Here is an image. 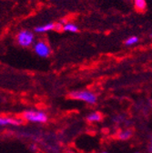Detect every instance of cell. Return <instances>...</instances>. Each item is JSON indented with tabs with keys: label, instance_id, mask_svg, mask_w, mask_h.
<instances>
[{
	"label": "cell",
	"instance_id": "cell-3",
	"mask_svg": "<svg viewBox=\"0 0 152 153\" xmlns=\"http://www.w3.org/2000/svg\"><path fill=\"white\" fill-rule=\"evenodd\" d=\"M16 41L19 46L24 47V48H28L34 45L35 43L34 33L27 29L21 30L16 35Z\"/></svg>",
	"mask_w": 152,
	"mask_h": 153
},
{
	"label": "cell",
	"instance_id": "cell-6",
	"mask_svg": "<svg viewBox=\"0 0 152 153\" xmlns=\"http://www.w3.org/2000/svg\"><path fill=\"white\" fill-rule=\"evenodd\" d=\"M56 28V24L53 23H47L46 25H42V26H39L35 28V31L39 34H45L47 32L55 30Z\"/></svg>",
	"mask_w": 152,
	"mask_h": 153
},
{
	"label": "cell",
	"instance_id": "cell-4",
	"mask_svg": "<svg viewBox=\"0 0 152 153\" xmlns=\"http://www.w3.org/2000/svg\"><path fill=\"white\" fill-rule=\"evenodd\" d=\"M34 50L40 57H47L51 54V48L46 41L39 40L34 43Z\"/></svg>",
	"mask_w": 152,
	"mask_h": 153
},
{
	"label": "cell",
	"instance_id": "cell-9",
	"mask_svg": "<svg viewBox=\"0 0 152 153\" xmlns=\"http://www.w3.org/2000/svg\"><path fill=\"white\" fill-rule=\"evenodd\" d=\"M134 7L139 11H144L147 8V2L146 0H133Z\"/></svg>",
	"mask_w": 152,
	"mask_h": 153
},
{
	"label": "cell",
	"instance_id": "cell-1",
	"mask_svg": "<svg viewBox=\"0 0 152 153\" xmlns=\"http://www.w3.org/2000/svg\"><path fill=\"white\" fill-rule=\"evenodd\" d=\"M69 97L72 100H80L83 102H86L89 105H94L97 103L98 98L97 95L92 91L89 90H76L72 91L69 94Z\"/></svg>",
	"mask_w": 152,
	"mask_h": 153
},
{
	"label": "cell",
	"instance_id": "cell-8",
	"mask_svg": "<svg viewBox=\"0 0 152 153\" xmlns=\"http://www.w3.org/2000/svg\"><path fill=\"white\" fill-rule=\"evenodd\" d=\"M62 29L64 31H67V32L76 33V32L79 31V27L76 24H74V23H64L63 27H62Z\"/></svg>",
	"mask_w": 152,
	"mask_h": 153
},
{
	"label": "cell",
	"instance_id": "cell-10",
	"mask_svg": "<svg viewBox=\"0 0 152 153\" xmlns=\"http://www.w3.org/2000/svg\"><path fill=\"white\" fill-rule=\"evenodd\" d=\"M119 139L120 140H128L132 137V131L129 129H126V130H122L119 133Z\"/></svg>",
	"mask_w": 152,
	"mask_h": 153
},
{
	"label": "cell",
	"instance_id": "cell-11",
	"mask_svg": "<svg viewBox=\"0 0 152 153\" xmlns=\"http://www.w3.org/2000/svg\"><path fill=\"white\" fill-rule=\"evenodd\" d=\"M138 42H139V37L136 36H129L128 38H127L125 41V44L127 46H133V45H136Z\"/></svg>",
	"mask_w": 152,
	"mask_h": 153
},
{
	"label": "cell",
	"instance_id": "cell-14",
	"mask_svg": "<svg viewBox=\"0 0 152 153\" xmlns=\"http://www.w3.org/2000/svg\"><path fill=\"white\" fill-rule=\"evenodd\" d=\"M136 153H139V152H136Z\"/></svg>",
	"mask_w": 152,
	"mask_h": 153
},
{
	"label": "cell",
	"instance_id": "cell-12",
	"mask_svg": "<svg viewBox=\"0 0 152 153\" xmlns=\"http://www.w3.org/2000/svg\"><path fill=\"white\" fill-rule=\"evenodd\" d=\"M126 1H131V0H126Z\"/></svg>",
	"mask_w": 152,
	"mask_h": 153
},
{
	"label": "cell",
	"instance_id": "cell-2",
	"mask_svg": "<svg viewBox=\"0 0 152 153\" xmlns=\"http://www.w3.org/2000/svg\"><path fill=\"white\" fill-rule=\"evenodd\" d=\"M23 119L32 123H46L48 120L47 113L41 110H26L23 113Z\"/></svg>",
	"mask_w": 152,
	"mask_h": 153
},
{
	"label": "cell",
	"instance_id": "cell-5",
	"mask_svg": "<svg viewBox=\"0 0 152 153\" xmlns=\"http://www.w3.org/2000/svg\"><path fill=\"white\" fill-rule=\"evenodd\" d=\"M23 120L21 119H16L11 117H0V127L6 126H19L21 125Z\"/></svg>",
	"mask_w": 152,
	"mask_h": 153
},
{
	"label": "cell",
	"instance_id": "cell-13",
	"mask_svg": "<svg viewBox=\"0 0 152 153\" xmlns=\"http://www.w3.org/2000/svg\"><path fill=\"white\" fill-rule=\"evenodd\" d=\"M101 153H108V152H101Z\"/></svg>",
	"mask_w": 152,
	"mask_h": 153
},
{
	"label": "cell",
	"instance_id": "cell-7",
	"mask_svg": "<svg viewBox=\"0 0 152 153\" xmlns=\"http://www.w3.org/2000/svg\"><path fill=\"white\" fill-rule=\"evenodd\" d=\"M87 120L91 123L99 122L102 120V115L99 112H91L87 116Z\"/></svg>",
	"mask_w": 152,
	"mask_h": 153
}]
</instances>
